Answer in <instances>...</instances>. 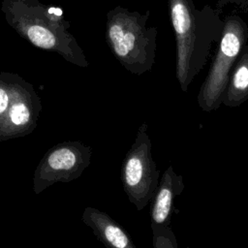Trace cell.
<instances>
[{
    "mask_svg": "<svg viewBox=\"0 0 248 248\" xmlns=\"http://www.w3.org/2000/svg\"><path fill=\"white\" fill-rule=\"evenodd\" d=\"M227 5H235L238 9L248 14V0H217L216 9L221 11Z\"/></svg>",
    "mask_w": 248,
    "mask_h": 248,
    "instance_id": "obj_12",
    "label": "cell"
},
{
    "mask_svg": "<svg viewBox=\"0 0 248 248\" xmlns=\"http://www.w3.org/2000/svg\"><path fill=\"white\" fill-rule=\"evenodd\" d=\"M150 13L116 7L108 14L107 40L114 56L130 73L140 76L155 63L158 30L148 25Z\"/></svg>",
    "mask_w": 248,
    "mask_h": 248,
    "instance_id": "obj_2",
    "label": "cell"
},
{
    "mask_svg": "<svg viewBox=\"0 0 248 248\" xmlns=\"http://www.w3.org/2000/svg\"><path fill=\"white\" fill-rule=\"evenodd\" d=\"M169 9L175 37V76L186 92L219 43L224 19L218 9L208 4L198 8L193 0H169Z\"/></svg>",
    "mask_w": 248,
    "mask_h": 248,
    "instance_id": "obj_1",
    "label": "cell"
},
{
    "mask_svg": "<svg viewBox=\"0 0 248 248\" xmlns=\"http://www.w3.org/2000/svg\"><path fill=\"white\" fill-rule=\"evenodd\" d=\"M92 149L81 141H64L49 148L39 162L33 177V191L41 194L57 182L78 178L91 161Z\"/></svg>",
    "mask_w": 248,
    "mask_h": 248,
    "instance_id": "obj_5",
    "label": "cell"
},
{
    "mask_svg": "<svg viewBox=\"0 0 248 248\" xmlns=\"http://www.w3.org/2000/svg\"><path fill=\"white\" fill-rule=\"evenodd\" d=\"M120 177L128 200L138 210L143 209L159 184V170L152 158L146 123L138 129L136 140L123 159Z\"/></svg>",
    "mask_w": 248,
    "mask_h": 248,
    "instance_id": "obj_4",
    "label": "cell"
},
{
    "mask_svg": "<svg viewBox=\"0 0 248 248\" xmlns=\"http://www.w3.org/2000/svg\"><path fill=\"white\" fill-rule=\"evenodd\" d=\"M184 190L183 177L171 166L164 171L150 205L151 226H170L173 212L174 200Z\"/></svg>",
    "mask_w": 248,
    "mask_h": 248,
    "instance_id": "obj_7",
    "label": "cell"
},
{
    "mask_svg": "<svg viewBox=\"0 0 248 248\" xmlns=\"http://www.w3.org/2000/svg\"><path fill=\"white\" fill-rule=\"evenodd\" d=\"M248 100V44L242 48L225 89L222 105L230 108L239 107Z\"/></svg>",
    "mask_w": 248,
    "mask_h": 248,
    "instance_id": "obj_9",
    "label": "cell"
},
{
    "mask_svg": "<svg viewBox=\"0 0 248 248\" xmlns=\"http://www.w3.org/2000/svg\"><path fill=\"white\" fill-rule=\"evenodd\" d=\"M40 110V104L30 93L0 84V141L31 134Z\"/></svg>",
    "mask_w": 248,
    "mask_h": 248,
    "instance_id": "obj_6",
    "label": "cell"
},
{
    "mask_svg": "<svg viewBox=\"0 0 248 248\" xmlns=\"http://www.w3.org/2000/svg\"><path fill=\"white\" fill-rule=\"evenodd\" d=\"M27 35L29 40L39 47L51 48L55 45L54 36L43 26H31L27 31Z\"/></svg>",
    "mask_w": 248,
    "mask_h": 248,
    "instance_id": "obj_11",
    "label": "cell"
},
{
    "mask_svg": "<svg viewBox=\"0 0 248 248\" xmlns=\"http://www.w3.org/2000/svg\"><path fill=\"white\" fill-rule=\"evenodd\" d=\"M153 248H178L174 232L169 227L151 226Z\"/></svg>",
    "mask_w": 248,
    "mask_h": 248,
    "instance_id": "obj_10",
    "label": "cell"
},
{
    "mask_svg": "<svg viewBox=\"0 0 248 248\" xmlns=\"http://www.w3.org/2000/svg\"><path fill=\"white\" fill-rule=\"evenodd\" d=\"M247 41L248 25L244 19L234 14L227 16L216 52L197 98L203 111L216 110L222 105L231 72Z\"/></svg>",
    "mask_w": 248,
    "mask_h": 248,
    "instance_id": "obj_3",
    "label": "cell"
},
{
    "mask_svg": "<svg viewBox=\"0 0 248 248\" xmlns=\"http://www.w3.org/2000/svg\"><path fill=\"white\" fill-rule=\"evenodd\" d=\"M81 219L107 248H138L131 235L108 213L87 206Z\"/></svg>",
    "mask_w": 248,
    "mask_h": 248,
    "instance_id": "obj_8",
    "label": "cell"
}]
</instances>
